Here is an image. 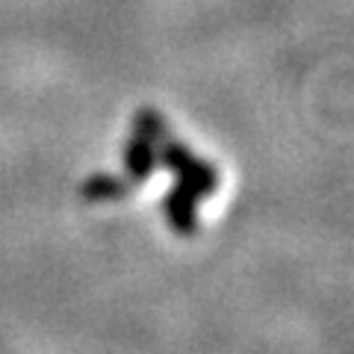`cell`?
Returning <instances> with one entry per match:
<instances>
[{
    "label": "cell",
    "instance_id": "obj_1",
    "mask_svg": "<svg viewBox=\"0 0 354 354\" xmlns=\"http://www.w3.org/2000/svg\"><path fill=\"white\" fill-rule=\"evenodd\" d=\"M157 145H160V160L165 169L189 183L201 198L213 195L218 189V171L209 162H204L201 157H195V153L186 145H180L177 139H171V133L165 139H160Z\"/></svg>",
    "mask_w": 354,
    "mask_h": 354
},
{
    "label": "cell",
    "instance_id": "obj_2",
    "mask_svg": "<svg viewBox=\"0 0 354 354\" xmlns=\"http://www.w3.org/2000/svg\"><path fill=\"white\" fill-rule=\"evenodd\" d=\"M198 201H201V195L186 180H177V186L162 198V216L165 221L171 225L174 234L180 236H192L198 230Z\"/></svg>",
    "mask_w": 354,
    "mask_h": 354
},
{
    "label": "cell",
    "instance_id": "obj_3",
    "mask_svg": "<svg viewBox=\"0 0 354 354\" xmlns=\"http://www.w3.org/2000/svg\"><path fill=\"white\" fill-rule=\"evenodd\" d=\"M157 169V148L148 136L133 130V136L124 148V171H127V180L130 183H145L148 177Z\"/></svg>",
    "mask_w": 354,
    "mask_h": 354
},
{
    "label": "cell",
    "instance_id": "obj_4",
    "mask_svg": "<svg viewBox=\"0 0 354 354\" xmlns=\"http://www.w3.org/2000/svg\"><path fill=\"white\" fill-rule=\"evenodd\" d=\"M130 180H118L113 174H92L88 180L80 183V198L88 204L95 201H115V198L130 195Z\"/></svg>",
    "mask_w": 354,
    "mask_h": 354
},
{
    "label": "cell",
    "instance_id": "obj_5",
    "mask_svg": "<svg viewBox=\"0 0 354 354\" xmlns=\"http://www.w3.org/2000/svg\"><path fill=\"white\" fill-rule=\"evenodd\" d=\"M133 130L142 133V136H148L153 145H157L160 139L169 136V124H165V118L157 113V109H151V106L139 109V113L133 115Z\"/></svg>",
    "mask_w": 354,
    "mask_h": 354
}]
</instances>
